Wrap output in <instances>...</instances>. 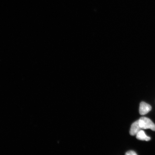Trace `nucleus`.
<instances>
[{"instance_id": "nucleus-3", "label": "nucleus", "mask_w": 155, "mask_h": 155, "mask_svg": "<svg viewBox=\"0 0 155 155\" xmlns=\"http://www.w3.org/2000/svg\"><path fill=\"white\" fill-rule=\"evenodd\" d=\"M141 130V128L139 126V120L134 122L131 125L130 130V134L132 136L136 135Z\"/></svg>"}, {"instance_id": "nucleus-2", "label": "nucleus", "mask_w": 155, "mask_h": 155, "mask_svg": "<svg viewBox=\"0 0 155 155\" xmlns=\"http://www.w3.org/2000/svg\"><path fill=\"white\" fill-rule=\"evenodd\" d=\"M152 110V107L144 102L140 103L139 107V113L141 115H145L148 113Z\"/></svg>"}, {"instance_id": "nucleus-5", "label": "nucleus", "mask_w": 155, "mask_h": 155, "mask_svg": "<svg viewBox=\"0 0 155 155\" xmlns=\"http://www.w3.org/2000/svg\"><path fill=\"white\" fill-rule=\"evenodd\" d=\"M125 154L126 155H137V154L133 150H130L126 152Z\"/></svg>"}, {"instance_id": "nucleus-1", "label": "nucleus", "mask_w": 155, "mask_h": 155, "mask_svg": "<svg viewBox=\"0 0 155 155\" xmlns=\"http://www.w3.org/2000/svg\"><path fill=\"white\" fill-rule=\"evenodd\" d=\"M139 123L141 129H150L155 131V124L149 118L141 117L139 120Z\"/></svg>"}, {"instance_id": "nucleus-4", "label": "nucleus", "mask_w": 155, "mask_h": 155, "mask_svg": "<svg viewBox=\"0 0 155 155\" xmlns=\"http://www.w3.org/2000/svg\"><path fill=\"white\" fill-rule=\"evenodd\" d=\"M136 137L137 139L141 140L148 141L150 140V137L147 136L145 134L144 131L142 130H141L137 134Z\"/></svg>"}]
</instances>
